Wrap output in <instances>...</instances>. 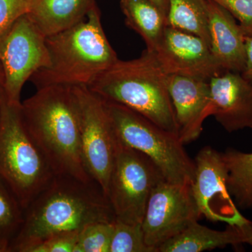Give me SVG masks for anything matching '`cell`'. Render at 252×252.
I'll return each mask as SVG.
<instances>
[{"mask_svg": "<svg viewBox=\"0 0 252 252\" xmlns=\"http://www.w3.org/2000/svg\"><path fill=\"white\" fill-rule=\"evenodd\" d=\"M115 220L109 199L95 180L56 175L25 209L24 221L9 252H27L54 235L78 233L91 223Z\"/></svg>", "mask_w": 252, "mask_h": 252, "instance_id": "obj_1", "label": "cell"}, {"mask_svg": "<svg viewBox=\"0 0 252 252\" xmlns=\"http://www.w3.org/2000/svg\"><path fill=\"white\" fill-rule=\"evenodd\" d=\"M21 112L26 129L55 175L92 180L83 160L79 109L71 86L37 89L21 102Z\"/></svg>", "mask_w": 252, "mask_h": 252, "instance_id": "obj_2", "label": "cell"}, {"mask_svg": "<svg viewBox=\"0 0 252 252\" xmlns=\"http://www.w3.org/2000/svg\"><path fill=\"white\" fill-rule=\"evenodd\" d=\"M49 66L36 71L30 80L36 89L50 86H89L101 73L117 62L97 4L75 26L46 36Z\"/></svg>", "mask_w": 252, "mask_h": 252, "instance_id": "obj_3", "label": "cell"}, {"mask_svg": "<svg viewBox=\"0 0 252 252\" xmlns=\"http://www.w3.org/2000/svg\"><path fill=\"white\" fill-rule=\"evenodd\" d=\"M168 77L156 52L146 49L137 59L118 60L88 87L104 100L122 104L178 135Z\"/></svg>", "mask_w": 252, "mask_h": 252, "instance_id": "obj_4", "label": "cell"}, {"mask_svg": "<svg viewBox=\"0 0 252 252\" xmlns=\"http://www.w3.org/2000/svg\"><path fill=\"white\" fill-rule=\"evenodd\" d=\"M21 105L9 103L3 91L0 124V177L26 208L56 175L23 121Z\"/></svg>", "mask_w": 252, "mask_h": 252, "instance_id": "obj_5", "label": "cell"}, {"mask_svg": "<svg viewBox=\"0 0 252 252\" xmlns=\"http://www.w3.org/2000/svg\"><path fill=\"white\" fill-rule=\"evenodd\" d=\"M103 100L122 143L145 154L165 180L191 185L195 164L177 134L164 130L122 104Z\"/></svg>", "mask_w": 252, "mask_h": 252, "instance_id": "obj_6", "label": "cell"}, {"mask_svg": "<svg viewBox=\"0 0 252 252\" xmlns=\"http://www.w3.org/2000/svg\"><path fill=\"white\" fill-rule=\"evenodd\" d=\"M163 180L161 172L149 157L119 140L107 192L116 220L142 223L149 196Z\"/></svg>", "mask_w": 252, "mask_h": 252, "instance_id": "obj_7", "label": "cell"}, {"mask_svg": "<svg viewBox=\"0 0 252 252\" xmlns=\"http://www.w3.org/2000/svg\"><path fill=\"white\" fill-rule=\"evenodd\" d=\"M80 119L81 152L88 174L107 195L119 140L103 99L88 86H72Z\"/></svg>", "mask_w": 252, "mask_h": 252, "instance_id": "obj_8", "label": "cell"}, {"mask_svg": "<svg viewBox=\"0 0 252 252\" xmlns=\"http://www.w3.org/2000/svg\"><path fill=\"white\" fill-rule=\"evenodd\" d=\"M0 63L4 76L1 86L6 98L9 103L20 105L26 81L50 63L46 36L28 14L18 18L0 36Z\"/></svg>", "mask_w": 252, "mask_h": 252, "instance_id": "obj_9", "label": "cell"}, {"mask_svg": "<svg viewBox=\"0 0 252 252\" xmlns=\"http://www.w3.org/2000/svg\"><path fill=\"white\" fill-rule=\"evenodd\" d=\"M190 185L163 180L152 190L142 227L145 243L154 252L201 217Z\"/></svg>", "mask_w": 252, "mask_h": 252, "instance_id": "obj_10", "label": "cell"}, {"mask_svg": "<svg viewBox=\"0 0 252 252\" xmlns=\"http://www.w3.org/2000/svg\"><path fill=\"white\" fill-rule=\"evenodd\" d=\"M191 190L201 217L211 222L241 225L248 221L238 211L228 189V170L221 152L210 146L199 151L195 160Z\"/></svg>", "mask_w": 252, "mask_h": 252, "instance_id": "obj_11", "label": "cell"}, {"mask_svg": "<svg viewBox=\"0 0 252 252\" xmlns=\"http://www.w3.org/2000/svg\"><path fill=\"white\" fill-rule=\"evenodd\" d=\"M158 59L168 75L210 81L224 71L200 36L167 26L157 51Z\"/></svg>", "mask_w": 252, "mask_h": 252, "instance_id": "obj_12", "label": "cell"}, {"mask_svg": "<svg viewBox=\"0 0 252 252\" xmlns=\"http://www.w3.org/2000/svg\"><path fill=\"white\" fill-rule=\"evenodd\" d=\"M168 91L178 126V137L184 144L200 137L205 119L212 115L209 81L171 74Z\"/></svg>", "mask_w": 252, "mask_h": 252, "instance_id": "obj_13", "label": "cell"}, {"mask_svg": "<svg viewBox=\"0 0 252 252\" xmlns=\"http://www.w3.org/2000/svg\"><path fill=\"white\" fill-rule=\"evenodd\" d=\"M212 115L228 132L252 129V81L227 71L209 81Z\"/></svg>", "mask_w": 252, "mask_h": 252, "instance_id": "obj_14", "label": "cell"}, {"mask_svg": "<svg viewBox=\"0 0 252 252\" xmlns=\"http://www.w3.org/2000/svg\"><path fill=\"white\" fill-rule=\"evenodd\" d=\"M208 30L212 54L221 69L243 72L245 34L232 14L212 0H208Z\"/></svg>", "mask_w": 252, "mask_h": 252, "instance_id": "obj_15", "label": "cell"}, {"mask_svg": "<svg viewBox=\"0 0 252 252\" xmlns=\"http://www.w3.org/2000/svg\"><path fill=\"white\" fill-rule=\"evenodd\" d=\"M252 246V222L228 225L225 230H216L194 222L180 235L163 244L158 252H201L228 245Z\"/></svg>", "mask_w": 252, "mask_h": 252, "instance_id": "obj_16", "label": "cell"}, {"mask_svg": "<svg viewBox=\"0 0 252 252\" xmlns=\"http://www.w3.org/2000/svg\"><path fill=\"white\" fill-rule=\"evenodd\" d=\"M94 4V0H32L28 15L46 37L81 22Z\"/></svg>", "mask_w": 252, "mask_h": 252, "instance_id": "obj_17", "label": "cell"}, {"mask_svg": "<svg viewBox=\"0 0 252 252\" xmlns=\"http://www.w3.org/2000/svg\"><path fill=\"white\" fill-rule=\"evenodd\" d=\"M129 28L143 38L147 50L157 51L167 28V16L150 0H121Z\"/></svg>", "mask_w": 252, "mask_h": 252, "instance_id": "obj_18", "label": "cell"}, {"mask_svg": "<svg viewBox=\"0 0 252 252\" xmlns=\"http://www.w3.org/2000/svg\"><path fill=\"white\" fill-rule=\"evenodd\" d=\"M228 170V189L236 206L252 209V153L233 148L222 152Z\"/></svg>", "mask_w": 252, "mask_h": 252, "instance_id": "obj_19", "label": "cell"}, {"mask_svg": "<svg viewBox=\"0 0 252 252\" xmlns=\"http://www.w3.org/2000/svg\"><path fill=\"white\" fill-rule=\"evenodd\" d=\"M167 25L201 37L210 46L208 0H167Z\"/></svg>", "mask_w": 252, "mask_h": 252, "instance_id": "obj_20", "label": "cell"}, {"mask_svg": "<svg viewBox=\"0 0 252 252\" xmlns=\"http://www.w3.org/2000/svg\"><path fill=\"white\" fill-rule=\"evenodd\" d=\"M24 212L17 197L0 177V252H9L24 221Z\"/></svg>", "mask_w": 252, "mask_h": 252, "instance_id": "obj_21", "label": "cell"}, {"mask_svg": "<svg viewBox=\"0 0 252 252\" xmlns=\"http://www.w3.org/2000/svg\"><path fill=\"white\" fill-rule=\"evenodd\" d=\"M109 252H154L144 240L142 223L115 220Z\"/></svg>", "mask_w": 252, "mask_h": 252, "instance_id": "obj_22", "label": "cell"}, {"mask_svg": "<svg viewBox=\"0 0 252 252\" xmlns=\"http://www.w3.org/2000/svg\"><path fill=\"white\" fill-rule=\"evenodd\" d=\"M114 222H96L79 232L74 252H109Z\"/></svg>", "mask_w": 252, "mask_h": 252, "instance_id": "obj_23", "label": "cell"}, {"mask_svg": "<svg viewBox=\"0 0 252 252\" xmlns=\"http://www.w3.org/2000/svg\"><path fill=\"white\" fill-rule=\"evenodd\" d=\"M32 0H0V36L16 21L28 14Z\"/></svg>", "mask_w": 252, "mask_h": 252, "instance_id": "obj_24", "label": "cell"}, {"mask_svg": "<svg viewBox=\"0 0 252 252\" xmlns=\"http://www.w3.org/2000/svg\"><path fill=\"white\" fill-rule=\"evenodd\" d=\"M223 6L240 23L245 35H252V0H212Z\"/></svg>", "mask_w": 252, "mask_h": 252, "instance_id": "obj_25", "label": "cell"}, {"mask_svg": "<svg viewBox=\"0 0 252 252\" xmlns=\"http://www.w3.org/2000/svg\"><path fill=\"white\" fill-rule=\"evenodd\" d=\"M78 233L54 235L32 247L27 252H74Z\"/></svg>", "mask_w": 252, "mask_h": 252, "instance_id": "obj_26", "label": "cell"}, {"mask_svg": "<svg viewBox=\"0 0 252 252\" xmlns=\"http://www.w3.org/2000/svg\"><path fill=\"white\" fill-rule=\"evenodd\" d=\"M245 39L246 61L245 69L241 74L244 77L252 81V35H245Z\"/></svg>", "mask_w": 252, "mask_h": 252, "instance_id": "obj_27", "label": "cell"}, {"mask_svg": "<svg viewBox=\"0 0 252 252\" xmlns=\"http://www.w3.org/2000/svg\"><path fill=\"white\" fill-rule=\"evenodd\" d=\"M150 1L157 5V6H158L167 16V9H168L167 0H150Z\"/></svg>", "mask_w": 252, "mask_h": 252, "instance_id": "obj_28", "label": "cell"}, {"mask_svg": "<svg viewBox=\"0 0 252 252\" xmlns=\"http://www.w3.org/2000/svg\"><path fill=\"white\" fill-rule=\"evenodd\" d=\"M4 72H3L2 66H1V63H0V85L2 86L4 83Z\"/></svg>", "mask_w": 252, "mask_h": 252, "instance_id": "obj_29", "label": "cell"}, {"mask_svg": "<svg viewBox=\"0 0 252 252\" xmlns=\"http://www.w3.org/2000/svg\"><path fill=\"white\" fill-rule=\"evenodd\" d=\"M3 89L0 85V124H1V102H2Z\"/></svg>", "mask_w": 252, "mask_h": 252, "instance_id": "obj_30", "label": "cell"}]
</instances>
